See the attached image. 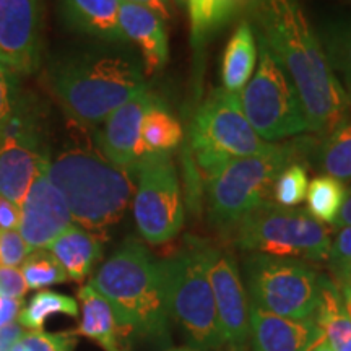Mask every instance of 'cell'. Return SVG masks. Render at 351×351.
<instances>
[{
  "mask_svg": "<svg viewBox=\"0 0 351 351\" xmlns=\"http://www.w3.org/2000/svg\"><path fill=\"white\" fill-rule=\"evenodd\" d=\"M254 25L300 96L307 127L328 134L348 117L351 98L328 64L300 0H254Z\"/></svg>",
  "mask_w": 351,
  "mask_h": 351,
  "instance_id": "6da1fadb",
  "label": "cell"
},
{
  "mask_svg": "<svg viewBox=\"0 0 351 351\" xmlns=\"http://www.w3.org/2000/svg\"><path fill=\"white\" fill-rule=\"evenodd\" d=\"M46 176L67 202L73 223L99 236L124 217L137 168L114 165L98 147L77 145L51 158Z\"/></svg>",
  "mask_w": 351,
  "mask_h": 351,
  "instance_id": "7a4b0ae2",
  "label": "cell"
},
{
  "mask_svg": "<svg viewBox=\"0 0 351 351\" xmlns=\"http://www.w3.org/2000/svg\"><path fill=\"white\" fill-rule=\"evenodd\" d=\"M49 86L64 111L82 125L103 124L117 108L147 90L142 65L112 52H77L51 64Z\"/></svg>",
  "mask_w": 351,
  "mask_h": 351,
  "instance_id": "3957f363",
  "label": "cell"
},
{
  "mask_svg": "<svg viewBox=\"0 0 351 351\" xmlns=\"http://www.w3.org/2000/svg\"><path fill=\"white\" fill-rule=\"evenodd\" d=\"M112 306L127 332L165 337L168 328L163 261L129 238L99 267L90 282Z\"/></svg>",
  "mask_w": 351,
  "mask_h": 351,
  "instance_id": "277c9868",
  "label": "cell"
},
{
  "mask_svg": "<svg viewBox=\"0 0 351 351\" xmlns=\"http://www.w3.org/2000/svg\"><path fill=\"white\" fill-rule=\"evenodd\" d=\"M311 152L309 138L274 143L267 152L231 160L207 179L210 223L218 230H234L249 213L270 202L278 174Z\"/></svg>",
  "mask_w": 351,
  "mask_h": 351,
  "instance_id": "5b68a950",
  "label": "cell"
},
{
  "mask_svg": "<svg viewBox=\"0 0 351 351\" xmlns=\"http://www.w3.org/2000/svg\"><path fill=\"white\" fill-rule=\"evenodd\" d=\"M243 251L324 262L328 258L332 231L306 208H288L265 202L234 228Z\"/></svg>",
  "mask_w": 351,
  "mask_h": 351,
  "instance_id": "8992f818",
  "label": "cell"
},
{
  "mask_svg": "<svg viewBox=\"0 0 351 351\" xmlns=\"http://www.w3.org/2000/svg\"><path fill=\"white\" fill-rule=\"evenodd\" d=\"M168 315L197 350L225 345L200 241L163 261Z\"/></svg>",
  "mask_w": 351,
  "mask_h": 351,
  "instance_id": "52a82bcc",
  "label": "cell"
},
{
  "mask_svg": "<svg viewBox=\"0 0 351 351\" xmlns=\"http://www.w3.org/2000/svg\"><path fill=\"white\" fill-rule=\"evenodd\" d=\"M191 147L207 179L231 160L267 152L274 143L265 142L245 119L239 96L213 88L197 109L191 124Z\"/></svg>",
  "mask_w": 351,
  "mask_h": 351,
  "instance_id": "ba28073f",
  "label": "cell"
},
{
  "mask_svg": "<svg viewBox=\"0 0 351 351\" xmlns=\"http://www.w3.org/2000/svg\"><path fill=\"white\" fill-rule=\"evenodd\" d=\"M256 39V72L238 95L245 119L258 137L270 143L309 132L304 109L291 80L265 41L257 34Z\"/></svg>",
  "mask_w": 351,
  "mask_h": 351,
  "instance_id": "9c48e42d",
  "label": "cell"
},
{
  "mask_svg": "<svg viewBox=\"0 0 351 351\" xmlns=\"http://www.w3.org/2000/svg\"><path fill=\"white\" fill-rule=\"evenodd\" d=\"M249 302L288 319L314 317L320 304L322 275L300 258L252 254L244 261Z\"/></svg>",
  "mask_w": 351,
  "mask_h": 351,
  "instance_id": "30bf717a",
  "label": "cell"
},
{
  "mask_svg": "<svg viewBox=\"0 0 351 351\" xmlns=\"http://www.w3.org/2000/svg\"><path fill=\"white\" fill-rule=\"evenodd\" d=\"M134 219L148 244H165L179 234L186 210L171 153L145 155L137 165Z\"/></svg>",
  "mask_w": 351,
  "mask_h": 351,
  "instance_id": "8fae6325",
  "label": "cell"
},
{
  "mask_svg": "<svg viewBox=\"0 0 351 351\" xmlns=\"http://www.w3.org/2000/svg\"><path fill=\"white\" fill-rule=\"evenodd\" d=\"M49 160L38 104L20 96L15 112L0 132V195L20 207Z\"/></svg>",
  "mask_w": 351,
  "mask_h": 351,
  "instance_id": "7c38bea8",
  "label": "cell"
},
{
  "mask_svg": "<svg viewBox=\"0 0 351 351\" xmlns=\"http://www.w3.org/2000/svg\"><path fill=\"white\" fill-rule=\"evenodd\" d=\"M202 252L223 341L232 351H244L249 343V298L238 265L230 254L207 243H202Z\"/></svg>",
  "mask_w": 351,
  "mask_h": 351,
  "instance_id": "4fadbf2b",
  "label": "cell"
},
{
  "mask_svg": "<svg viewBox=\"0 0 351 351\" xmlns=\"http://www.w3.org/2000/svg\"><path fill=\"white\" fill-rule=\"evenodd\" d=\"M41 51V0H0V64L15 75H32Z\"/></svg>",
  "mask_w": 351,
  "mask_h": 351,
  "instance_id": "5bb4252c",
  "label": "cell"
},
{
  "mask_svg": "<svg viewBox=\"0 0 351 351\" xmlns=\"http://www.w3.org/2000/svg\"><path fill=\"white\" fill-rule=\"evenodd\" d=\"M73 225L67 202L47 179L46 169L34 179L20 205L19 231L33 249H46Z\"/></svg>",
  "mask_w": 351,
  "mask_h": 351,
  "instance_id": "9a60e30c",
  "label": "cell"
},
{
  "mask_svg": "<svg viewBox=\"0 0 351 351\" xmlns=\"http://www.w3.org/2000/svg\"><path fill=\"white\" fill-rule=\"evenodd\" d=\"M160 96L153 91L143 90L142 93L127 101L114 111L96 134V147L112 161L124 168H137L140 155V129L142 121Z\"/></svg>",
  "mask_w": 351,
  "mask_h": 351,
  "instance_id": "2e32d148",
  "label": "cell"
},
{
  "mask_svg": "<svg viewBox=\"0 0 351 351\" xmlns=\"http://www.w3.org/2000/svg\"><path fill=\"white\" fill-rule=\"evenodd\" d=\"M322 335L315 315L288 319L249 302V343L252 351H309Z\"/></svg>",
  "mask_w": 351,
  "mask_h": 351,
  "instance_id": "e0dca14e",
  "label": "cell"
},
{
  "mask_svg": "<svg viewBox=\"0 0 351 351\" xmlns=\"http://www.w3.org/2000/svg\"><path fill=\"white\" fill-rule=\"evenodd\" d=\"M119 25L125 41L138 47L143 60V73L155 75L169 60L168 29L161 16L148 8L121 2Z\"/></svg>",
  "mask_w": 351,
  "mask_h": 351,
  "instance_id": "ac0fdd59",
  "label": "cell"
},
{
  "mask_svg": "<svg viewBox=\"0 0 351 351\" xmlns=\"http://www.w3.org/2000/svg\"><path fill=\"white\" fill-rule=\"evenodd\" d=\"M121 0H60L62 21L72 32L106 43H125L119 25Z\"/></svg>",
  "mask_w": 351,
  "mask_h": 351,
  "instance_id": "d6986e66",
  "label": "cell"
},
{
  "mask_svg": "<svg viewBox=\"0 0 351 351\" xmlns=\"http://www.w3.org/2000/svg\"><path fill=\"white\" fill-rule=\"evenodd\" d=\"M78 300L82 302V320L73 333L96 341L104 351H129L122 343L129 332L121 326L106 298L88 283L78 289Z\"/></svg>",
  "mask_w": 351,
  "mask_h": 351,
  "instance_id": "ffe728a7",
  "label": "cell"
},
{
  "mask_svg": "<svg viewBox=\"0 0 351 351\" xmlns=\"http://www.w3.org/2000/svg\"><path fill=\"white\" fill-rule=\"evenodd\" d=\"M46 249L64 267L69 280L78 283L93 271L95 265L103 257V243L99 236L78 225L67 228Z\"/></svg>",
  "mask_w": 351,
  "mask_h": 351,
  "instance_id": "44dd1931",
  "label": "cell"
},
{
  "mask_svg": "<svg viewBox=\"0 0 351 351\" xmlns=\"http://www.w3.org/2000/svg\"><path fill=\"white\" fill-rule=\"evenodd\" d=\"M258 51L254 25L243 20L231 34L221 60V88L239 95L257 67Z\"/></svg>",
  "mask_w": 351,
  "mask_h": 351,
  "instance_id": "7402d4cb",
  "label": "cell"
},
{
  "mask_svg": "<svg viewBox=\"0 0 351 351\" xmlns=\"http://www.w3.org/2000/svg\"><path fill=\"white\" fill-rule=\"evenodd\" d=\"M252 3L254 0H187L194 49H202L241 13L252 8Z\"/></svg>",
  "mask_w": 351,
  "mask_h": 351,
  "instance_id": "603a6c76",
  "label": "cell"
},
{
  "mask_svg": "<svg viewBox=\"0 0 351 351\" xmlns=\"http://www.w3.org/2000/svg\"><path fill=\"white\" fill-rule=\"evenodd\" d=\"M184 140L181 122L169 111L163 99H158L148 109L140 129V155L171 153Z\"/></svg>",
  "mask_w": 351,
  "mask_h": 351,
  "instance_id": "cb8c5ba5",
  "label": "cell"
},
{
  "mask_svg": "<svg viewBox=\"0 0 351 351\" xmlns=\"http://www.w3.org/2000/svg\"><path fill=\"white\" fill-rule=\"evenodd\" d=\"M315 320L333 351H351V320L346 317L339 285L322 276L320 304Z\"/></svg>",
  "mask_w": 351,
  "mask_h": 351,
  "instance_id": "d4e9b609",
  "label": "cell"
},
{
  "mask_svg": "<svg viewBox=\"0 0 351 351\" xmlns=\"http://www.w3.org/2000/svg\"><path fill=\"white\" fill-rule=\"evenodd\" d=\"M317 166L322 174L339 179L341 182L351 181V117H345L335 129H332L319 145Z\"/></svg>",
  "mask_w": 351,
  "mask_h": 351,
  "instance_id": "484cf974",
  "label": "cell"
},
{
  "mask_svg": "<svg viewBox=\"0 0 351 351\" xmlns=\"http://www.w3.org/2000/svg\"><path fill=\"white\" fill-rule=\"evenodd\" d=\"M317 36L328 64L351 98V16L328 21Z\"/></svg>",
  "mask_w": 351,
  "mask_h": 351,
  "instance_id": "4316f807",
  "label": "cell"
},
{
  "mask_svg": "<svg viewBox=\"0 0 351 351\" xmlns=\"http://www.w3.org/2000/svg\"><path fill=\"white\" fill-rule=\"evenodd\" d=\"M348 187L330 176H317L309 182L306 192L307 212L324 225H333L343 207Z\"/></svg>",
  "mask_w": 351,
  "mask_h": 351,
  "instance_id": "83f0119b",
  "label": "cell"
},
{
  "mask_svg": "<svg viewBox=\"0 0 351 351\" xmlns=\"http://www.w3.org/2000/svg\"><path fill=\"white\" fill-rule=\"evenodd\" d=\"M78 302L62 293L51 291V289H39L29 301L21 307L19 324L28 330H43L46 320L52 315L64 314L70 317H78Z\"/></svg>",
  "mask_w": 351,
  "mask_h": 351,
  "instance_id": "f1b7e54d",
  "label": "cell"
},
{
  "mask_svg": "<svg viewBox=\"0 0 351 351\" xmlns=\"http://www.w3.org/2000/svg\"><path fill=\"white\" fill-rule=\"evenodd\" d=\"M28 289H44L69 282V275L47 249H34L19 267Z\"/></svg>",
  "mask_w": 351,
  "mask_h": 351,
  "instance_id": "f546056e",
  "label": "cell"
},
{
  "mask_svg": "<svg viewBox=\"0 0 351 351\" xmlns=\"http://www.w3.org/2000/svg\"><path fill=\"white\" fill-rule=\"evenodd\" d=\"M307 186V168L302 163H291L278 174L271 189V199L280 207H298L306 199Z\"/></svg>",
  "mask_w": 351,
  "mask_h": 351,
  "instance_id": "4dcf8cb0",
  "label": "cell"
},
{
  "mask_svg": "<svg viewBox=\"0 0 351 351\" xmlns=\"http://www.w3.org/2000/svg\"><path fill=\"white\" fill-rule=\"evenodd\" d=\"M75 333L73 332H44L29 330L13 345L10 351H73Z\"/></svg>",
  "mask_w": 351,
  "mask_h": 351,
  "instance_id": "1f68e13d",
  "label": "cell"
},
{
  "mask_svg": "<svg viewBox=\"0 0 351 351\" xmlns=\"http://www.w3.org/2000/svg\"><path fill=\"white\" fill-rule=\"evenodd\" d=\"M32 251L19 231L0 228V267H20Z\"/></svg>",
  "mask_w": 351,
  "mask_h": 351,
  "instance_id": "d6a6232c",
  "label": "cell"
},
{
  "mask_svg": "<svg viewBox=\"0 0 351 351\" xmlns=\"http://www.w3.org/2000/svg\"><path fill=\"white\" fill-rule=\"evenodd\" d=\"M20 96L16 75L0 64V132L15 112Z\"/></svg>",
  "mask_w": 351,
  "mask_h": 351,
  "instance_id": "836d02e7",
  "label": "cell"
},
{
  "mask_svg": "<svg viewBox=\"0 0 351 351\" xmlns=\"http://www.w3.org/2000/svg\"><path fill=\"white\" fill-rule=\"evenodd\" d=\"M28 291L19 267H0V298L23 301Z\"/></svg>",
  "mask_w": 351,
  "mask_h": 351,
  "instance_id": "e575fe53",
  "label": "cell"
},
{
  "mask_svg": "<svg viewBox=\"0 0 351 351\" xmlns=\"http://www.w3.org/2000/svg\"><path fill=\"white\" fill-rule=\"evenodd\" d=\"M327 262L332 271L351 262V226L339 228L335 238L332 239Z\"/></svg>",
  "mask_w": 351,
  "mask_h": 351,
  "instance_id": "d590c367",
  "label": "cell"
},
{
  "mask_svg": "<svg viewBox=\"0 0 351 351\" xmlns=\"http://www.w3.org/2000/svg\"><path fill=\"white\" fill-rule=\"evenodd\" d=\"M20 207L5 197L0 195V228L2 230H19Z\"/></svg>",
  "mask_w": 351,
  "mask_h": 351,
  "instance_id": "8d00e7d4",
  "label": "cell"
},
{
  "mask_svg": "<svg viewBox=\"0 0 351 351\" xmlns=\"http://www.w3.org/2000/svg\"><path fill=\"white\" fill-rule=\"evenodd\" d=\"M125 3H134V5H140L148 8V10L155 12L158 16L165 20V23H168L174 19V10H173V0H121Z\"/></svg>",
  "mask_w": 351,
  "mask_h": 351,
  "instance_id": "74e56055",
  "label": "cell"
},
{
  "mask_svg": "<svg viewBox=\"0 0 351 351\" xmlns=\"http://www.w3.org/2000/svg\"><path fill=\"white\" fill-rule=\"evenodd\" d=\"M23 333L25 328L20 326L19 320H13V322H8L7 326L0 327V351H10Z\"/></svg>",
  "mask_w": 351,
  "mask_h": 351,
  "instance_id": "f35d334b",
  "label": "cell"
},
{
  "mask_svg": "<svg viewBox=\"0 0 351 351\" xmlns=\"http://www.w3.org/2000/svg\"><path fill=\"white\" fill-rule=\"evenodd\" d=\"M20 311H21V301L0 298V327L7 326L8 322L16 320Z\"/></svg>",
  "mask_w": 351,
  "mask_h": 351,
  "instance_id": "ab89813d",
  "label": "cell"
},
{
  "mask_svg": "<svg viewBox=\"0 0 351 351\" xmlns=\"http://www.w3.org/2000/svg\"><path fill=\"white\" fill-rule=\"evenodd\" d=\"M333 226H337V228H340V226H351V187L348 189V194H346L345 204H343V207H341V210H340L337 221L333 223Z\"/></svg>",
  "mask_w": 351,
  "mask_h": 351,
  "instance_id": "60d3db41",
  "label": "cell"
},
{
  "mask_svg": "<svg viewBox=\"0 0 351 351\" xmlns=\"http://www.w3.org/2000/svg\"><path fill=\"white\" fill-rule=\"evenodd\" d=\"M332 274L335 276L337 285H348V287H351V262H348L343 267H340V269L333 270Z\"/></svg>",
  "mask_w": 351,
  "mask_h": 351,
  "instance_id": "b9f144b4",
  "label": "cell"
},
{
  "mask_svg": "<svg viewBox=\"0 0 351 351\" xmlns=\"http://www.w3.org/2000/svg\"><path fill=\"white\" fill-rule=\"evenodd\" d=\"M339 288H340L343 311H345L346 317L351 320V287H348V285H339Z\"/></svg>",
  "mask_w": 351,
  "mask_h": 351,
  "instance_id": "7bdbcfd3",
  "label": "cell"
},
{
  "mask_svg": "<svg viewBox=\"0 0 351 351\" xmlns=\"http://www.w3.org/2000/svg\"><path fill=\"white\" fill-rule=\"evenodd\" d=\"M309 351H333V348L330 346V343H328L326 337L322 335L317 341H315V345Z\"/></svg>",
  "mask_w": 351,
  "mask_h": 351,
  "instance_id": "ee69618b",
  "label": "cell"
},
{
  "mask_svg": "<svg viewBox=\"0 0 351 351\" xmlns=\"http://www.w3.org/2000/svg\"><path fill=\"white\" fill-rule=\"evenodd\" d=\"M173 2H176V3H178V5H181V7H186L187 5V0H173Z\"/></svg>",
  "mask_w": 351,
  "mask_h": 351,
  "instance_id": "f6af8a7d",
  "label": "cell"
},
{
  "mask_svg": "<svg viewBox=\"0 0 351 351\" xmlns=\"http://www.w3.org/2000/svg\"><path fill=\"white\" fill-rule=\"evenodd\" d=\"M171 351H192V350H171Z\"/></svg>",
  "mask_w": 351,
  "mask_h": 351,
  "instance_id": "bcb514c9",
  "label": "cell"
},
{
  "mask_svg": "<svg viewBox=\"0 0 351 351\" xmlns=\"http://www.w3.org/2000/svg\"><path fill=\"white\" fill-rule=\"evenodd\" d=\"M346 2H350V3H351V0H346Z\"/></svg>",
  "mask_w": 351,
  "mask_h": 351,
  "instance_id": "7dc6e473",
  "label": "cell"
},
{
  "mask_svg": "<svg viewBox=\"0 0 351 351\" xmlns=\"http://www.w3.org/2000/svg\"><path fill=\"white\" fill-rule=\"evenodd\" d=\"M244 351H245V350H244Z\"/></svg>",
  "mask_w": 351,
  "mask_h": 351,
  "instance_id": "c3c4849f",
  "label": "cell"
}]
</instances>
